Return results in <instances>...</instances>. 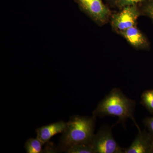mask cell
I'll use <instances>...</instances> for the list:
<instances>
[{"instance_id":"14","label":"cell","mask_w":153,"mask_h":153,"mask_svg":"<svg viewBox=\"0 0 153 153\" xmlns=\"http://www.w3.org/2000/svg\"><path fill=\"white\" fill-rule=\"evenodd\" d=\"M143 123L147 128L149 132L153 135V117L146 118L143 121Z\"/></svg>"},{"instance_id":"3","label":"cell","mask_w":153,"mask_h":153,"mask_svg":"<svg viewBox=\"0 0 153 153\" xmlns=\"http://www.w3.org/2000/svg\"><path fill=\"white\" fill-rule=\"evenodd\" d=\"M94 153H123L122 148L115 140L111 128L104 126L95 134L91 143Z\"/></svg>"},{"instance_id":"9","label":"cell","mask_w":153,"mask_h":153,"mask_svg":"<svg viewBox=\"0 0 153 153\" xmlns=\"http://www.w3.org/2000/svg\"><path fill=\"white\" fill-rule=\"evenodd\" d=\"M44 144L36 138H29L27 140L25 146L26 152L27 153H39L42 152V146Z\"/></svg>"},{"instance_id":"6","label":"cell","mask_w":153,"mask_h":153,"mask_svg":"<svg viewBox=\"0 0 153 153\" xmlns=\"http://www.w3.org/2000/svg\"><path fill=\"white\" fill-rule=\"evenodd\" d=\"M153 146V135L146 130L139 131L131 145L124 149L123 153H150Z\"/></svg>"},{"instance_id":"10","label":"cell","mask_w":153,"mask_h":153,"mask_svg":"<svg viewBox=\"0 0 153 153\" xmlns=\"http://www.w3.org/2000/svg\"><path fill=\"white\" fill-rule=\"evenodd\" d=\"M65 152L67 153H94L91 144L80 143L73 145L68 148Z\"/></svg>"},{"instance_id":"1","label":"cell","mask_w":153,"mask_h":153,"mask_svg":"<svg viewBox=\"0 0 153 153\" xmlns=\"http://www.w3.org/2000/svg\"><path fill=\"white\" fill-rule=\"evenodd\" d=\"M136 105L135 101L126 96L119 88H114L98 103L92 115L99 117L108 116L117 117L118 120L116 124L124 125L126 120L130 118L140 131V129L134 116Z\"/></svg>"},{"instance_id":"12","label":"cell","mask_w":153,"mask_h":153,"mask_svg":"<svg viewBox=\"0 0 153 153\" xmlns=\"http://www.w3.org/2000/svg\"><path fill=\"white\" fill-rule=\"evenodd\" d=\"M149 0H116L115 4L120 9L123 8L126 6L137 4L139 3H145Z\"/></svg>"},{"instance_id":"2","label":"cell","mask_w":153,"mask_h":153,"mask_svg":"<svg viewBox=\"0 0 153 153\" xmlns=\"http://www.w3.org/2000/svg\"><path fill=\"white\" fill-rule=\"evenodd\" d=\"M96 118L74 115L67 122V126L59 141V151H65L73 145L91 144L94 136Z\"/></svg>"},{"instance_id":"11","label":"cell","mask_w":153,"mask_h":153,"mask_svg":"<svg viewBox=\"0 0 153 153\" xmlns=\"http://www.w3.org/2000/svg\"><path fill=\"white\" fill-rule=\"evenodd\" d=\"M141 98V104L150 112L153 113V89L144 91Z\"/></svg>"},{"instance_id":"8","label":"cell","mask_w":153,"mask_h":153,"mask_svg":"<svg viewBox=\"0 0 153 153\" xmlns=\"http://www.w3.org/2000/svg\"><path fill=\"white\" fill-rule=\"evenodd\" d=\"M128 42L134 47L137 49H147L149 44L144 35L135 26L120 32Z\"/></svg>"},{"instance_id":"4","label":"cell","mask_w":153,"mask_h":153,"mask_svg":"<svg viewBox=\"0 0 153 153\" xmlns=\"http://www.w3.org/2000/svg\"><path fill=\"white\" fill-rule=\"evenodd\" d=\"M140 15V11L137 4L126 6L120 12L113 15L111 25L119 33L134 26Z\"/></svg>"},{"instance_id":"16","label":"cell","mask_w":153,"mask_h":153,"mask_svg":"<svg viewBox=\"0 0 153 153\" xmlns=\"http://www.w3.org/2000/svg\"><path fill=\"white\" fill-rule=\"evenodd\" d=\"M108 1L110 2L114 3L115 4L116 1V0H108Z\"/></svg>"},{"instance_id":"17","label":"cell","mask_w":153,"mask_h":153,"mask_svg":"<svg viewBox=\"0 0 153 153\" xmlns=\"http://www.w3.org/2000/svg\"><path fill=\"white\" fill-rule=\"evenodd\" d=\"M152 153H153V146L152 149Z\"/></svg>"},{"instance_id":"5","label":"cell","mask_w":153,"mask_h":153,"mask_svg":"<svg viewBox=\"0 0 153 153\" xmlns=\"http://www.w3.org/2000/svg\"><path fill=\"white\" fill-rule=\"evenodd\" d=\"M79 7L93 21L99 24H103L111 15L108 7L102 0H75Z\"/></svg>"},{"instance_id":"15","label":"cell","mask_w":153,"mask_h":153,"mask_svg":"<svg viewBox=\"0 0 153 153\" xmlns=\"http://www.w3.org/2000/svg\"><path fill=\"white\" fill-rule=\"evenodd\" d=\"M47 144L44 150H42V153H56L57 152L59 149L55 147L52 143H50L49 142L47 143Z\"/></svg>"},{"instance_id":"7","label":"cell","mask_w":153,"mask_h":153,"mask_svg":"<svg viewBox=\"0 0 153 153\" xmlns=\"http://www.w3.org/2000/svg\"><path fill=\"white\" fill-rule=\"evenodd\" d=\"M67 126V122L62 120L43 126L36 130L37 137L44 144L49 142L50 139L55 135L63 133Z\"/></svg>"},{"instance_id":"13","label":"cell","mask_w":153,"mask_h":153,"mask_svg":"<svg viewBox=\"0 0 153 153\" xmlns=\"http://www.w3.org/2000/svg\"><path fill=\"white\" fill-rule=\"evenodd\" d=\"M142 10L143 13L149 17L153 22V0H149L144 3Z\"/></svg>"}]
</instances>
